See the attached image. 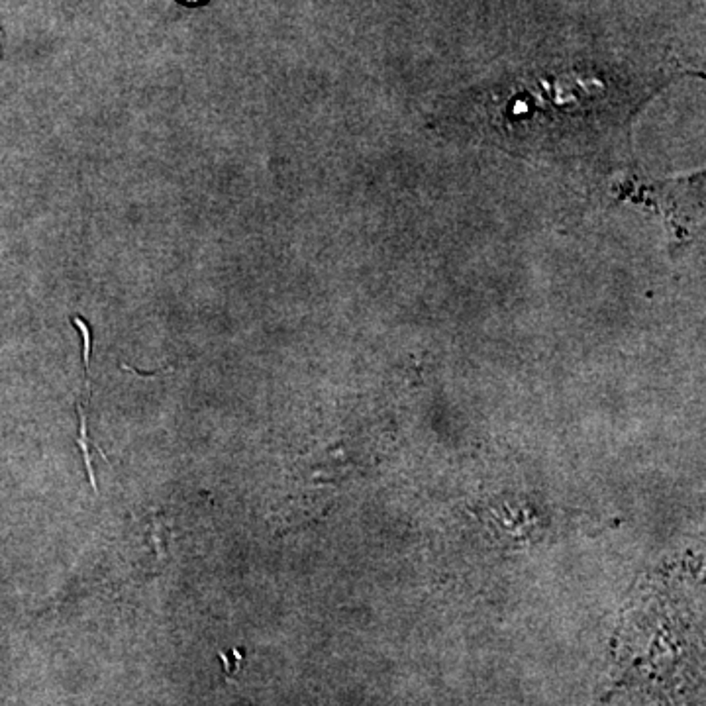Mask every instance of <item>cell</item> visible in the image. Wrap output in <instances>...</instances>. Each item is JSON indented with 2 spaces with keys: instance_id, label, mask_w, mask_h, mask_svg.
<instances>
[{
  "instance_id": "6da1fadb",
  "label": "cell",
  "mask_w": 706,
  "mask_h": 706,
  "mask_svg": "<svg viewBox=\"0 0 706 706\" xmlns=\"http://www.w3.org/2000/svg\"><path fill=\"white\" fill-rule=\"evenodd\" d=\"M77 412H79V435H77V443L82 452V458H85V467H87V475H89V481L92 485V489L95 493H99V485H97V477L95 471H92V458L95 455H102L105 458V453H102L100 448H92V443L89 440V430H87V412L82 410L81 404H77Z\"/></svg>"
},
{
  "instance_id": "7a4b0ae2",
  "label": "cell",
  "mask_w": 706,
  "mask_h": 706,
  "mask_svg": "<svg viewBox=\"0 0 706 706\" xmlns=\"http://www.w3.org/2000/svg\"><path fill=\"white\" fill-rule=\"evenodd\" d=\"M73 324H75L81 331V338H82V359H85V375L89 379V363H90V348H92V336H90V330L87 326V322L82 320L81 316L73 318Z\"/></svg>"
},
{
  "instance_id": "3957f363",
  "label": "cell",
  "mask_w": 706,
  "mask_h": 706,
  "mask_svg": "<svg viewBox=\"0 0 706 706\" xmlns=\"http://www.w3.org/2000/svg\"><path fill=\"white\" fill-rule=\"evenodd\" d=\"M183 3H186V4H201V3H204V0H183Z\"/></svg>"
}]
</instances>
